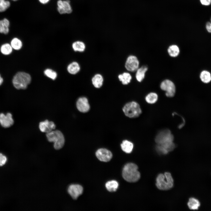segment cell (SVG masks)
I'll return each mask as SVG.
<instances>
[{"label": "cell", "instance_id": "1", "mask_svg": "<svg viewBox=\"0 0 211 211\" xmlns=\"http://www.w3.org/2000/svg\"><path fill=\"white\" fill-rule=\"evenodd\" d=\"M123 178L129 182H135L139 180L140 174L138 171V167L135 164L130 163L124 166L122 171Z\"/></svg>", "mask_w": 211, "mask_h": 211}, {"label": "cell", "instance_id": "2", "mask_svg": "<svg viewBox=\"0 0 211 211\" xmlns=\"http://www.w3.org/2000/svg\"><path fill=\"white\" fill-rule=\"evenodd\" d=\"M156 185L160 190H167L171 189L173 185V180L171 174L167 172L159 174L156 178Z\"/></svg>", "mask_w": 211, "mask_h": 211}, {"label": "cell", "instance_id": "3", "mask_svg": "<svg viewBox=\"0 0 211 211\" xmlns=\"http://www.w3.org/2000/svg\"><path fill=\"white\" fill-rule=\"evenodd\" d=\"M48 141L54 143V147L57 150L63 147L65 143V139L62 132L58 130H54L46 133Z\"/></svg>", "mask_w": 211, "mask_h": 211}, {"label": "cell", "instance_id": "4", "mask_svg": "<svg viewBox=\"0 0 211 211\" xmlns=\"http://www.w3.org/2000/svg\"><path fill=\"white\" fill-rule=\"evenodd\" d=\"M31 80V76L29 74L23 72H19L14 76L12 82L16 89H24L30 83Z\"/></svg>", "mask_w": 211, "mask_h": 211}, {"label": "cell", "instance_id": "5", "mask_svg": "<svg viewBox=\"0 0 211 211\" xmlns=\"http://www.w3.org/2000/svg\"><path fill=\"white\" fill-rule=\"evenodd\" d=\"M122 110L126 116L130 118H137L142 113L139 104L135 101L126 103L123 107Z\"/></svg>", "mask_w": 211, "mask_h": 211}, {"label": "cell", "instance_id": "6", "mask_svg": "<svg viewBox=\"0 0 211 211\" xmlns=\"http://www.w3.org/2000/svg\"><path fill=\"white\" fill-rule=\"evenodd\" d=\"M174 137L171 131L165 129L160 131L155 138V141L158 145H164L173 142Z\"/></svg>", "mask_w": 211, "mask_h": 211}, {"label": "cell", "instance_id": "7", "mask_svg": "<svg viewBox=\"0 0 211 211\" xmlns=\"http://www.w3.org/2000/svg\"><path fill=\"white\" fill-rule=\"evenodd\" d=\"M161 89L165 91L166 96L168 97H173L175 94L176 89L174 83L169 79H166L161 82L160 86Z\"/></svg>", "mask_w": 211, "mask_h": 211}, {"label": "cell", "instance_id": "8", "mask_svg": "<svg viewBox=\"0 0 211 211\" xmlns=\"http://www.w3.org/2000/svg\"><path fill=\"white\" fill-rule=\"evenodd\" d=\"M139 62L135 56L131 55L127 58L125 65L126 69L131 72L136 71L139 68Z\"/></svg>", "mask_w": 211, "mask_h": 211}, {"label": "cell", "instance_id": "9", "mask_svg": "<svg viewBox=\"0 0 211 211\" xmlns=\"http://www.w3.org/2000/svg\"><path fill=\"white\" fill-rule=\"evenodd\" d=\"M67 192L72 199H76L83 192V187L78 184H72L68 187Z\"/></svg>", "mask_w": 211, "mask_h": 211}, {"label": "cell", "instance_id": "10", "mask_svg": "<svg viewBox=\"0 0 211 211\" xmlns=\"http://www.w3.org/2000/svg\"><path fill=\"white\" fill-rule=\"evenodd\" d=\"M57 10L61 14L70 13L72 11L70 1L69 0H59L57 2Z\"/></svg>", "mask_w": 211, "mask_h": 211}, {"label": "cell", "instance_id": "11", "mask_svg": "<svg viewBox=\"0 0 211 211\" xmlns=\"http://www.w3.org/2000/svg\"><path fill=\"white\" fill-rule=\"evenodd\" d=\"M96 156L100 161L107 162L109 161L112 157L111 152L105 148H100L96 152Z\"/></svg>", "mask_w": 211, "mask_h": 211}, {"label": "cell", "instance_id": "12", "mask_svg": "<svg viewBox=\"0 0 211 211\" xmlns=\"http://www.w3.org/2000/svg\"><path fill=\"white\" fill-rule=\"evenodd\" d=\"M14 120L12 114L8 113L6 114L3 113H0V124L4 128H8L11 126L14 123Z\"/></svg>", "mask_w": 211, "mask_h": 211}, {"label": "cell", "instance_id": "13", "mask_svg": "<svg viewBox=\"0 0 211 211\" xmlns=\"http://www.w3.org/2000/svg\"><path fill=\"white\" fill-rule=\"evenodd\" d=\"M76 108L80 112L85 113L90 110V106L87 98L84 97L79 98L76 102Z\"/></svg>", "mask_w": 211, "mask_h": 211}, {"label": "cell", "instance_id": "14", "mask_svg": "<svg viewBox=\"0 0 211 211\" xmlns=\"http://www.w3.org/2000/svg\"><path fill=\"white\" fill-rule=\"evenodd\" d=\"M56 125L52 121L47 120L41 122L39 125L40 131L43 132L48 133L55 129Z\"/></svg>", "mask_w": 211, "mask_h": 211}, {"label": "cell", "instance_id": "15", "mask_svg": "<svg viewBox=\"0 0 211 211\" xmlns=\"http://www.w3.org/2000/svg\"><path fill=\"white\" fill-rule=\"evenodd\" d=\"M148 68L145 66H143L138 68L136 70V78L137 80L141 82L144 79L146 72Z\"/></svg>", "mask_w": 211, "mask_h": 211}, {"label": "cell", "instance_id": "16", "mask_svg": "<svg viewBox=\"0 0 211 211\" xmlns=\"http://www.w3.org/2000/svg\"><path fill=\"white\" fill-rule=\"evenodd\" d=\"M120 146L122 151L127 153L131 152L134 147L132 143L127 140L123 141Z\"/></svg>", "mask_w": 211, "mask_h": 211}, {"label": "cell", "instance_id": "17", "mask_svg": "<svg viewBox=\"0 0 211 211\" xmlns=\"http://www.w3.org/2000/svg\"><path fill=\"white\" fill-rule=\"evenodd\" d=\"M103 81L102 76L99 74H96L92 79L93 85L97 88H99L101 87L103 84Z\"/></svg>", "mask_w": 211, "mask_h": 211}, {"label": "cell", "instance_id": "18", "mask_svg": "<svg viewBox=\"0 0 211 211\" xmlns=\"http://www.w3.org/2000/svg\"><path fill=\"white\" fill-rule=\"evenodd\" d=\"M9 22L8 20L4 18L0 21V33L7 34L9 32Z\"/></svg>", "mask_w": 211, "mask_h": 211}, {"label": "cell", "instance_id": "19", "mask_svg": "<svg viewBox=\"0 0 211 211\" xmlns=\"http://www.w3.org/2000/svg\"><path fill=\"white\" fill-rule=\"evenodd\" d=\"M130 74L127 72H124L119 74L118 78L123 84L127 85L130 83L132 79Z\"/></svg>", "mask_w": 211, "mask_h": 211}, {"label": "cell", "instance_id": "20", "mask_svg": "<svg viewBox=\"0 0 211 211\" xmlns=\"http://www.w3.org/2000/svg\"><path fill=\"white\" fill-rule=\"evenodd\" d=\"M169 55L172 57H176L179 55L180 50L178 46L175 45H170L167 50Z\"/></svg>", "mask_w": 211, "mask_h": 211}, {"label": "cell", "instance_id": "21", "mask_svg": "<svg viewBox=\"0 0 211 211\" xmlns=\"http://www.w3.org/2000/svg\"><path fill=\"white\" fill-rule=\"evenodd\" d=\"M67 69L69 73L71 74H74L79 71L80 67L77 62H74L71 63L68 66Z\"/></svg>", "mask_w": 211, "mask_h": 211}, {"label": "cell", "instance_id": "22", "mask_svg": "<svg viewBox=\"0 0 211 211\" xmlns=\"http://www.w3.org/2000/svg\"><path fill=\"white\" fill-rule=\"evenodd\" d=\"M118 185L117 181L115 180H112L107 182L105 186L109 191L115 192L116 191Z\"/></svg>", "mask_w": 211, "mask_h": 211}, {"label": "cell", "instance_id": "23", "mask_svg": "<svg viewBox=\"0 0 211 211\" xmlns=\"http://www.w3.org/2000/svg\"><path fill=\"white\" fill-rule=\"evenodd\" d=\"M188 205L190 210H197L200 206V203L197 199L192 198L189 199Z\"/></svg>", "mask_w": 211, "mask_h": 211}, {"label": "cell", "instance_id": "24", "mask_svg": "<svg viewBox=\"0 0 211 211\" xmlns=\"http://www.w3.org/2000/svg\"><path fill=\"white\" fill-rule=\"evenodd\" d=\"M158 99L157 94L154 92H151L147 94L145 98L146 102L150 104L155 103Z\"/></svg>", "mask_w": 211, "mask_h": 211}, {"label": "cell", "instance_id": "25", "mask_svg": "<svg viewBox=\"0 0 211 211\" xmlns=\"http://www.w3.org/2000/svg\"><path fill=\"white\" fill-rule=\"evenodd\" d=\"M72 46L73 50L75 51L82 52L84 51L85 49V44L83 42L80 41L74 42Z\"/></svg>", "mask_w": 211, "mask_h": 211}, {"label": "cell", "instance_id": "26", "mask_svg": "<svg viewBox=\"0 0 211 211\" xmlns=\"http://www.w3.org/2000/svg\"><path fill=\"white\" fill-rule=\"evenodd\" d=\"M200 78L202 81L205 83L209 82L211 80L210 73L207 71L204 70L202 72Z\"/></svg>", "mask_w": 211, "mask_h": 211}, {"label": "cell", "instance_id": "27", "mask_svg": "<svg viewBox=\"0 0 211 211\" xmlns=\"http://www.w3.org/2000/svg\"><path fill=\"white\" fill-rule=\"evenodd\" d=\"M11 45L6 43L2 45L1 48V53L5 55L10 54L12 52V48Z\"/></svg>", "mask_w": 211, "mask_h": 211}, {"label": "cell", "instance_id": "28", "mask_svg": "<svg viewBox=\"0 0 211 211\" xmlns=\"http://www.w3.org/2000/svg\"><path fill=\"white\" fill-rule=\"evenodd\" d=\"M22 45L21 41L17 38H14L11 41V45L13 48L16 50L20 49Z\"/></svg>", "mask_w": 211, "mask_h": 211}, {"label": "cell", "instance_id": "29", "mask_svg": "<svg viewBox=\"0 0 211 211\" xmlns=\"http://www.w3.org/2000/svg\"><path fill=\"white\" fill-rule=\"evenodd\" d=\"M44 74L48 77L55 80L57 76V73L50 69H47L44 71Z\"/></svg>", "mask_w": 211, "mask_h": 211}, {"label": "cell", "instance_id": "30", "mask_svg": "<svg viewBox=\"0 0 211 211\" xmlns=\"http://www.w3.org/2000/svg\"><path fill=\"white\" fill-rule=\"evenodd\" d=\"M10 6V3L8 1L0 0V12L5 11Z\"/></svg>", "mask_w": 211, "mask_h": 211}, {"label": "cell", "instance_id": "31", "mask_svg": "<svg viewBox=\"0 0 211 211\" xmlns=\"http://www.w3.org/2000/svg\"><path fill=\"white\" fill-rule=\"evenodd\" d=\"M7 158L6 156L0 153V166L4 165L6 163Z\"/></svg>", "mask_w": 211, "mask_h": 211}, {"label": "cell", "instance_id": "32", "mask_svg": "<svg viewBox=\"0 0 211 211\" xmlns=\"http://www.w3.org/2000/svg\"><path fill=\"white\" fill-rule=\"evenodd\" d=\"M201 3L204 6H208L211 3V0H200Z\"/></svg>", "mask_w": 211, "mask_h": 211}, {"label": "cell", "instance_id": "33", "mask_svg": "<svg viewBox=\"0 0 211 211\" xmlns=\"http://www.w3.org/2000/svg\"><path fill=\"white\" fill-rule=\"evenodd\" d=\"M206 28L207 31L211 33V23L207 22L206 23Z\"/></svg>", "mask_w": 211, "mask_h": 211}, {"label": "cell", "instance_id": "34", "mask_svg": "<svg viewBox=\"0 0 211 211\" xmlns=\"http://www.w3.org/2000/svg\"><path fill=\"white\" fill-rule=\"evenodd\" d=\"M40 3L42 4H45L48 3L50 0H38Z\"/></svg>", "mask_w": 211, "mask_h": 211}, {"label": "cell", "instance_id": "35", "mask_svg": "<svg viewBox=\"0 0 211 211\" xmlns=\"http://www.w3.org/2000/svg\"><path fill=\"white\" fill-rule=\"evenodd\" d=\"M3 82V78L0 75V85H1Z\"/></svg>", "mask_w": 211, "mask_h": 211}, {"label": "cell", "instance_id": "36", "mask_svg": "<svg viewBox=\"0 0 211 211\" xmlns=\"http://www.w3.org/2000/svg\"><path fill=\"white\" fill-rule=\"evenodd\" d=\"M13 0V1H16V0Z\"/></svg>", "mask_w": 211, "mask_h": 211}, {"label": "cell", "instance_id": "37", "mask_svg": "<svg viewBox=\"0 0 211 211\" xmlns=\"http://www.w3.org/2000/svg\"><path fill=\"white\" fill-rule=\"evenodd\" d=\"M210 20H211V18Z\"/></svg>", "mask_w": 211, "mask_h": 211}]
</instances>
